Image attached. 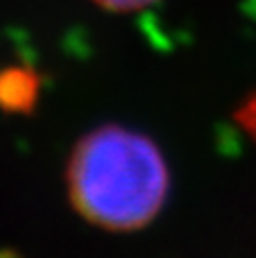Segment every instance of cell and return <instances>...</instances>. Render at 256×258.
<instances>
[{"label":"cell","instance_id":"1","mask_svg":"<svg viewBox=\"0 0 256 258\" xmlns=\"http://www.w3.org/2000/svg\"><path fill=\"white\" fill-rule=\"evenodd\" d=\"M63 186L84 222L109 233H134L161 215L172 174L150 136L125 125H102L71 150Z\"/></svg>","mask_w":256,"mask_h":258},{"label":"cell","instance_id":"2","mask_svg":"<svg viewBox=\"0 0 256 258\" xmlns=\"http://www.w3.org/2000/svg\"><path fill=\"white\" fill-rule=\"evenodd\" d=\"M234 118H236V122H238V127L256 143V93L245 98V102L236 109Z\"/></svg>","mask_w":256,"mask_h":258},{"label":"cell","instance_id":"3","mask_svg":"<svg viewBox=\"0 0 256 258\" xmlns=\"http://www.w3.org/2000/svg\"><path fill=\"white\" fill-rule=\"evenodd\" d=\"M91 3L100 5L107 12H136V9H145L148 5L157 3V0H91Z\"/></svg>","mask_w":256,"mask_h":258}]
</instances>
